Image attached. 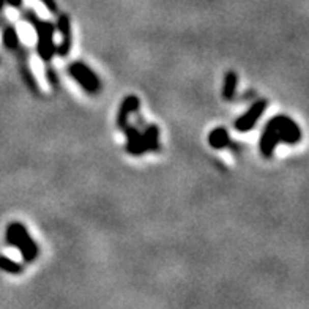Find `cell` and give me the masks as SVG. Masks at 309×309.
<instances>
[{"label": "cell", "mask_w": 309, "mask_h": 309, "mask_svg": "<svg viewBox=\"0 0 309 309\" xmlns=\"http://www.w3.org/2000/svg\"><path fill=\"white\" fill-rule=\"evenodd\" d=\"M301 141L300 126L287 116L273 117L264 128V133L260 136L259 149L265 158H270L279 142L284 144H297Z\"/></svg>", "instance_id": "1"}, {"label": "cell", "mask_w": 309, "mask_h": 309, "mask_svg": "<svg viewBox=\"0 0 309 309\" xmlns=\"http://www.w3.org/2000/svg\"><path fill=\"white\" fill-rule=\"evenodd\" d=\"M25 21L37 32V38H38L37 51H38L40 59L46 63H49L55 54V44H54L55 27H54V24L47 22V21H41L38 16L32 11H29L25 14Z\"/></svg>", "instance_id": "2"}, {"label": "cell", "mask_w": 309, "mask_h": 309, "mask_svg": "<svg viewBox=\"0 0 309 309\" xmlns=\"http://www.w3.org/2000/svg\"><path fill=\"white\" fill-rule=\"evenodd\" d=\"M7 241L21 252V256L25 262H34V260L38 257L37 241L29 235L27 229L22 224L14 222L8 227L7 229Z\"/></svg>", "instance_id": "3"}, {"label": "cell", "mask_w": 309, "mask_h": 309, "mask_svg": "<svg viewBox=\"0 0 309 309\" xmlns=\"http://www.w3.org/2000/svg\"><path fill=\"white\" fill-rule=\"evenodd\" d=\"M68 73L70 76H73L76 79V82L82 87L86 92L89 93H96L101 89V80L96 76L86 63L82 62H74L68 67Z\"/></svg>", "instance_id": "4"}, {"label": "cell", "mask_w": 309, "mask_h": 309, "mask_svg": "<svg viewBox=\"0 0 309 309\" xmlns=\"http://www.w3.org/2000/svg\"><path fill=\"white\" fill-rule=\"evenodd\" d=\"M267 107H268L267 100H259L254 104H251V107L235 120V123H234L235 129L240 133H246L249 129H252L256 126L257 120L262 117V114L265 112Z\"/></svg>", "instance_id": "5"}, {"label": "cell", "mask_w": 309, "mask_h": 309, "mask_svg": "<svg viewBox=\"0 0 309 309\" xmlns=\"http://www.w3.org/2000/svg\"><path fill=\"white\" fill-rule=\"evenodd\" d=\"M123 131L126 134V152L129 155L141 156L144 153H149V147H147V142H145V137L142 133H139V129L136 126L126 125L123 128Z\"/></svg>", "instance_id": "6"}, {"label": "cell", "mask_w": 309, "mask_h": 309, "mask_svg": "<svg viewBox=\"0 0 309 309\" xmlns=\"http://www.w3.org/2000/svg\"><path fill=\"white\" fill-rule=\"evenodd\" d=\"M57 29L62 35V43L55 46V54L67 57L71 51V22L67 14H60L57 19Z\"/></svg>", "instance_id": "7"}, {"label": "cell", "mask_w": 309, "mask_h": 309, "mask_svg": "<svg viewBox=\"0 0 309 309\" xmlns=\"http://www.w3.org/2000/svg\"><path fill=\"white\" fill-rule=\"evenodd\" d=\"M141 106V100L136 95H128L126 98L122 101L120 107H119V114H117V128L123 129L128 125V117L131 114H136L139 110Z\"/></svg>", "instance_id": "8"}, {"label": "cell", "mask_w": 309, "mask_h": 309, "mask_svg": "<svg viewBox=\"0 0 309 309\" xmlns=\"http://www.w3.org/2000/svg\"><path fill=\"white\" fill-rule=\"evenodd\" d=\"M208 144L216 150H222V149H227L232 145L229 133H227V129L222 126L215 128L213 131L208 134Z\"/></svg>", "instance_id": "9"}, {"label": "cell", "mask_w": 309, "mask_h": 309, "mask_svg": "<svg viewBox=\"0 0 309 309\" xmlns=\"http://www.w3.org/2000/svg\"><path fill=\"white\" fill-rule=\"evenodd\" d=\"M237 87H238V74L235 71H227L222 84V98L226 101H232L235 98Z\"/></svg>", "instance_id": "10"}, {"label": "cell", "mask_w": 309, "mask_h": 309, "mask_svg": "<svg viewBox=\"0 0 309 309\" xmlns=\"http://www.w3.org/2000/svg\"><path fill=\"white\" fill-rule=\"evenodd\" d=\"M142 134L145 137V142H147L149 152H158L159 150V129H158V126L156 125L145 126Z\"/></svg>", "instance_id": "11"}, {"label": "cell", "mask_w": 309, "mask_h": 309, "mask_svg": "<svg viewBox=\"0 0 309 309\" xmlns=\"http://www.w3.org/2000/svg\"><path fill=\"white\" fill-rule=\"evenodd\" d=\"M2 40H4V44L7 47H11V49H14V47L19 46V35H18V32H16L14 27H8L4 32Z\"/></svg>", "instance_id": "12"}, {"label": "cell", "mask_w": 309, "mask_h": 309, "mask_svg": "<svg viewBox=\"0 0 309 309\" xmlns=\"http://www.w3.org/2000/svg\"><path fill=\"white\" fill-rule=\"evenodd\" d=\"M0 268L8 271V273H13V274H18L22 271V265L14 262L13 259H10L7 256H0Z\"/></svg>", "instance_id": "13"}, {"label": "cell", "mask_w": 309, "mask_h": 309, "mask_svg": "<svg viewBox=\"0 0 309 309\" xmlns=\"http://www.w3.org/2000/svg\"><path fill=\"white\" fill-rule=\"evenodd\" d=\"M40 2L47 8V11H51L52 14H57V7L54 4V0H40Z\"/></svg>", "instance_id": "14"}, {"label": "cell", "mask_w": 309, "mask_h": 309, "mask_svg": "<svg viewBox=\"0 0 309 309\" xmlns=\"http://www.w3.org/2000/svg\"><path fill=\"white\" fill-rule=\"evenodd\" d=\"M47 77H49L51 84H52L54 87H57V77H55V74H54V71H52V70H47Z\"/></svg>", "instance_id": "15"}, {"label": "cell", "mask_w": 309, "mask_h": 309, "mask_svg": "<svg viewBox=\"0 0 309 309\" xmlns=\"http://www.w3.org/2000/svg\"><path fill=\"white\" fill-rule=\"evenodd\" d=\"M8 4H10L13 8H19L21 4H22V0H8Z\"/></svg>", "instance_id": "16"}, {"label": "cell", "mask_w": 309, "mask_h": 309, "mask_svg": "<svg viewBox=\"0 0 309 309\" xmlns=\"http://www.w3.org/2000/svg\"><path fill=\"white\" fill-rule=\"evenodd\" d=\"M2 4H4V0H0V7H2Z\"/></svg>", "instance_id": "17"}]
</instances>
